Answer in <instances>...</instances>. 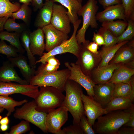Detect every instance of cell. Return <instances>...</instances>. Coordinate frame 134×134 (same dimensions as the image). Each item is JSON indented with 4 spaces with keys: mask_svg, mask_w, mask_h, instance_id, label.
<instances>
[{
    "mask_svg": "<svg viewBox=\"0 0 134 134\" xmlns=\"http://www.w3.org/2000/svg\"><path fill=\"white\" fill-rule=\"evenodd\" d=\"M86 48L88 50L94 54H98L99 53V51L98 50L99 46L94 42H89L87 43Z\"/></svg>",
    "mask_w": 134,
    "mask_h": 134,
    "instance_id": "7dc6e473",
    "label": "cell"
},
{
    "mask_svg": "<svg viewBox=\"0 0 134 134\" xmlns=\"http://www.w3.org/2000/svg\"><path fill=\"white\" fill-rule=\"evenodd\" d=\"M99 117L93 126L96 133L99 134H117L119 129L127 122L130 112L128 109L108 112Z\"/></svg>",
    "mask_w": 134,
    "mask_h": 134,
    "instance_id": "7a4b0ae2",
    "label": "cell"
},
{
    "mask_svg": "<svg viewBox=\"0 0 134 134\" xmlns=\"http://www.w3.org/2000/svg\"><path fill=\"white\" fill-rule=\"evenodd\" d=\"M58 134H84L80 125L73 124L61 129Z\"/></svg>",
    "mask_w": 134,
    "mask_h": 134,
    "instance_id": "60d3db41",
    "label": "cell"
},
{
    "mask_svg": "<svg viewBox=\"0 0 134 134\" xmlns=\"http://www.w3.org/2000/svg\"><path fill=\"white\" fill-rule=\"evenodd\" d=\"M27 26L25 23H18L15 19L9 17L5 23L4 28L7 32H14L21 34L28 29Z\"/></svg>",
    "mask_w": 134,
    "mask_h": 134,
    "instance_id": "836d02e7",
    "label": "cell"
},
{
    "mask_svg": "<svg viewBox=\"0 0 134 134\" xmlns=\"http://www.w3.org/2000/svg\"><path fill=\"white\" fill-rule=\"evenodd\" d=\"M120 64L119 66L115 70L111 77L108 82L115 84L130 82L134 74V69Z\"/></svg>",
    "mask_w": 134,
    "mask_h": 134,
    "instance_id": "603a6c76",
    "label": "cell"
},
{
    "mask_svg": "<svg viewBox=\"0 0 134 134\" xmlns=\"http://www.w3.org/2000/svg\"><path fill=\"white\" fill-rule=\"evenodd\" d=\"M69 74L70 70L67 68L51 73L37 74L31 79L29 84L38 87H53L63 92L65 91V84Z\"/></svg>",
    "mask_w": 134,
    "mask_h": 134,
    "instance_id": "8992f818",
    "label": "cell"
},
{
    "mask_svg": "<svg viewBox=\"0 0 134 134\" xmlns=\"http://www.w3.org/2000/svg\"><path fill=\"white\" fill-rule=\"evenodd\" d=\"M124 9L127 20L134 21V0H121Z\"/></svg>",
    "mask_w": 134,
    "mask_h": 134,
    "instance_id": "f35d334b",
    "label": "cell"
},
{
    "mask_svg": "<svg viewBox=\"0 0 134 134\" xmlns=\"http://www.w3.org/2000/svg\"><path fill=\"white\" fill-rule=\"evenodd\" d=\"M120 65V64H111L97 67L92 71L90 77L95 84L105 83L110 79L115 70Z\"/></svg>",
    "mask_w": 134,
    "mask_h": 134,
    "instance_id": "e0dca14e",
    "label": "cell"
},
{
    "mask_svg": "<svg viewBox=\"0 0 134 134\" xmlns=\"http://www.w3.org/2000/svg\"><path fill=\"white\" fill-rule=\"evenodd\" d=\"M102 23V27L110 32L116 37L115 22L114 21H105Z\"/></svg>",
    "mask_w": 134,
    "mask_h": 134,
    "instance_id": "7bdbcfd3",
    "label": "cell"
},
{
    "mask_svg": "<svg viewBox=\"0 0 134 134\" xmlns=\"http://www.w3.org/2000/svg\"><path fill=\"white\" fill-rule=\"evenodd\" d=\"M96 18L97 20L101 23L105 21H113L116 19L127 21L122 3L105 8L103 11L97 13Z\"/></svg>",
    "mask_w": 134,
    "mask_h": 134,
    "instance_id": "2e32d148",
    "label": "cell"
},
{
    "mask_svg": "<svg viewBox=\"0 0 134 134\" xmlns=\"http://www.w3.org/2000/svg\"><path fill=\"white\" fill-rule=\"evenodd\" d=\"M79 125L84 134H95L92 126L90 124L85 115L81 117Z\"/></svg>",
    "mask_w": 134,
    "mask_h": 134,
    "instance_id": "ab89813d",
    "label": "cell"
},
{
    "mask_svg": "<svg viewBox=\"0 0 134 134\" xmlns=\"http://www.w3.org/2000/svg\"><path fill=\"white\" fill-rule=\"evenodd\" d=\"M132 87V92L129 98L133 102L134 100V75L132 76L130 81Z\"/></svg>",
    "mask_w": 134,
    "mask_h": 134,
    "instance_id": "f907efd6",
    "label": "cell"
},
{
    "mask_svg": "<svg viewBox=\"0 0 134 134\" xmlns=\"http://www.w3.org/2000/svg\"><path fill=\"white\" fill-rule=\"evenodd\" d=\"M38 87L30 84L22 85L0 81V95L18 94L34 99L39 91Z\"/></svg>",
    "mask_w": 134,
    "mask_h": 134,
    "instance_id": "8fae6325",
    "label": "cell"
},
{
    "mask_svg": "<svg viewBox=\"0 0 134 134\" xmlns=\"http://www.w3.org/2000/svg\"><path fill=\"white\" fill-rule=\"evenodd\" d=\"M28 101L26 99L17 101L8 95H0V108H3L7 111L6 116L8 117L15 111V107L22 105Z\"/></svg>",
    "mask_w": 134,
    "mask_h": 134,
    "instance_id": "f1b7e54d",
    "label": "cell"
},
{
    "mask_svg": "<svg viewBox=\"0 0 134 134\" xmlns=\"http://www.w3.org/2000/svg\"><path fill=\"white\" fill-rule=\"evenodd\" d=\"M54 3L52 0L46 1L43 6L39 9L34 22L36 27L41 28L50 23Z\"/></svg>",
    "mask_w": 134,
    "mask_h": 134,
    "instance_id": "7402d4cb",
    "label": "cell"
},
{
    "mask_svg": "<svg viewBox=\"0 0 134 134\" xmlns=\"http://www.w3.org/2000/svg\"><path fill=\"white\" fill-rule=\"evenodd\" d=\"M65 66L70 70L69 79L76 82L86 90L88 95L93 99V88L96 85L91 78L84 74L75 63L68 62L64 63Z\"/></svg>",
    "mask_w": 134,
    "mask_h": 134,
    "instance_id": "30bf717a",
    "label": "cell"
},
{
    "mask_svg": "<svg viewBox=\"0 0 134 134\" xmlns=\"http://www.w3.org/2000/svg\"><path fill=\"white\" fill-rule=\"evenodd\" d=\"M60 65L59 60L55 56H50L46 59L45 63L41 64L36 70L35 75L51 73L57 70Z\"/></svg>",
    "mask_w": 134,
    "mask_h": 134,
    "instance_id": "83f0119b",
    "label": "cell"
},
{
    "mask_svg": "<svg viewBox=\"0 0 134 134\" xmlns=\"http://www.w3.org/2000/svg\"><path fill=\"white\" fill-rule=\"evenodd\" d=\"M54 2H57L66 7L70 23L72 24L78 19L77 13L82 6L81 3L77 0H52Z\"/></svg>",
    "mask_w": 134,
    "mask_h": 134,
    "instance_id": "cb8c5ba5",
    "label": "cell"
},
{
    "mask_svg": "<svg viewBox=\"0 0 134 134\" xmlns=\"http://www.w3.org/2000/svg\"><path fill=\"white\" fill-rule=\"evenodd\" d=\"M99 3L104 8L121 3V0H98Z\"/></svg>",
    "mask_w": 134,
    "mask_h": 134,
    "instance_id": "f6af8a7d",
    "label": "cell"
},
{
    "mask_svg": "<svg viewBox=\"0 0 134 134\" xmlns=\"http://www.w3.org/2000/svg\"><path fill=\"white\" fill-rule=\"evenodd\" d=\"M129 42V40L124 41L108 47L103 46L100 50L102 54V59L98 67L108 65L118 50Z\"/></svg>",
    "mask_w": 134,
    "mask_h": 134,
    "instance_id": "484cf974",
    "label": "cell"
},
{
    "mask_svg": "<svg viewBox=\"0 0 134 134\" xmlns=\"http://www.w3.org/2000/svg\"><path fill=\"white\" fill-rule=\"evenodd\" d=\"M92 40L93 42L97 44L99 46H103L105 45V42L103 37L98 33H96L94 32Z\"/></svg>",
    "mask_w": 134,
    "mask_h": 134,
    "instance_id": "bcb514c9",
    "label": "cell"
},
{
    "mask_svg": "<svg viewBox=\"0 0 134 134\" xmlns=\"http://www.w3.org/2000/svg\"><path fill=\"white\" fill-rule=\"evenodd\" d=\"M116 25V37L121 35L125 31L128 25V22L124 21L118 20L115 21Z\"/></svg>",
    "mask_w": 134,
    "mask_h": 134,
    "instance_id": "b9f144b4",
    "label": "cell"
},
{
    "mask_svg": "<svg viewBox=\"0 0 134 134\" xmlns=\"http://www.w3.org/2000/svg\"><path fill=\"white\" fill-rule=\"evenodd\" d=\"M134 127L122 126L120 128L117 134H134Z\"/></svg>",
    "mask_w": 134,
    "mask_h": 134,
    "instance_id": "c3c4849f",
    "label": "cell"
},
{
    "mask_svg": "<svg viewBox=\"0 0 134 134\" xmlns=\"http://www.w3.org/2000/svg\"><path fill=\"white\" fill-rule=\"evenodd\" d=\"M130 115L128 121L122 126L134 127V107L133 104L128 109Z\"/></svg>",
    "mask_w": 134,
    "mask_h": 134,
    "instance_id": "ee69618b",
    "label": "cell"
},
{
    "mask_svg": "<svg viewBox=\"0 0 134 134\" xmlns=\"http://www.w3.org/2000/svg\"><path fill=\"white\" fill-rule=\"evenodd\" d=\"M9 18L6 17H0V32L3 31L5 23Z\"/></svg>",
    "mask_w": 134,
    "mask_h": 134,
    "instance_id": "816d5d0a",
    "label": "cell"
},
{
    "mask_svg": "<svg viewBox=\"0 0 134 134\" xmlns=\"http://www.w3.org/2000/svg\"><path fill=\"white\" fill-rule=\"evenodd\" d=\"M8 126L7 125H0V129L1 131H5L8 129Z\"/></svg>",
    "mask_w": 134,
    "mask_h": 134,
    "instance_id": "db71d44e",
    "label": "cell"
},
{
    "mask_svg": "<svg viewBox=\"0 0 134 134\" xmlns=\"http://www.w3.org/2000/svg\"><path fill=\"white\" fill-rule=\"evenodd\" d=\"M67 10L61 5L54 3L50 24L57 29L68 34L71 31Z\"/></svg>",
    "mask_w": 134,
    "mask_h": 134,
    "instance_id": "7c38bea8",
    "label": "cell"
},
{
    "mask_svg": "<svg viewBox=\"0 0 134 134\" xmlns=\"http://www.w3.org/2000/svg\"><path fill=\"white\" fill-rule=\"evenodd\" d=\"M30 38V49L32 54L34 56H41L45 47L44 34L41 28H38L36 30L31 32Z\"/></svg>",
    "mask_w": 134,
    "mask_h": 134,
    "instance_id": "44dd1931",
    "label": "cell"
},
{
    "mask_svg": "<svg viewBox=\"0 0 134 134\" xmlns=\"http://www.w3.org/2000/svg\"><path fill=\"white\" fill-rule=\"evenodd\" d=\"M41 29L45 40V50L48 52L68 39V34L55 28L50 23Z\"/></svg>",
    "mask_w": 134,
    "mask_h": 134,
    "instance_id": "5bb4252c",
    "label": "cell"
},
{
    "mask_svg": "<svg viewBox=\"0 0 134 134\" xmlns=\"http://www.w3.org/2000/svg\"><path fill=\"white\" fill-rule=\"evenodd\" d=\"M31 32L28 29L20 34V40L22 46L26 51L30 65L32 67H36V58L32 53L30 47V34Z\"/></svg>",
    "mask_w": 134,
    "mask_h": 134,
    "instance_id": "f546056e",
    "label": "cell"
},
{
    "mask_svg": "<svg viewBox=\"0 0 134 134\" xmlns=\"http://www.w3.org/2000/svg\"><path fill=\"white\" fill-rule=\"evenodd\" d=\"M9 122V119L8 116H6L0 120V125H7Z\"/></svg>",
    "mask_w": 134,
    "mask_h": 134,
    "instance_id": "f5cc1de1",
    "label": "cell"
},
{
    "mask_svg": "<svg viewBox=\"0 0 134 134\" xmlns=\"http://www.w3.org/2000/svg\"><path fill=\"white\" fill-rule=\"evenodd\" d=\"M97 33L103 37L105 42L103 45L104 46L108 47L117 43V37L103 27L100 28Z\"/></svg>",
    "mask_w": 134,
    "mask_h": 134,
    "instance_id": "d590c367",
    "label": "cell"
},
{
    "mask_svg": "<svg viewBox=\"0 0 134 134\" xmlns=\"http://www.w3.org/2000/svg\"><path fill=\"white\" fill-rule=\"evenodd\" d=\"M133 102L129 98L114 97L104 108L108 112L115 110L127 109L133 105Z\"/></svg>",
    "mask_w": 134,
    "mask_h": 134,
    "instance_id": "d4e9b609",
    "label": "cell"
},
{
    "mask_svg": "<svg viewBox=\"0 0 134 134\" xmlns=\"http://www.w3.org/2000/svg\"><path fill=\"white\" fill-rule=\"evenodd\" d=\"M115 84L109 82L96 84L93 88L94 99L104 108L113 98Z\"/></svg>",
    "mask_w": 134,
    "mask_h": 134,
    "instance_id": "9a60e30c",
    "label": "cell"
},
{
    "mask_svg": "<svg viewBox=\"0 0 134 134\" xmlns=\"http://www.w3.org/2000/svg\"><path fill=\"white\" fill-rule=\"evenodd\" d=\"M23 54H19L15 57L7 58L8 60L15 67H18L23 76L29 83L34 76L36 70L28 63L27 59Z\"/></svg>",
    "mask_w": 134,
    "mask_h": 134,
    "instance_id": "ac0fdd59",
    "label": "cell"
},
{
    "mask_svg": "<svg viewBox=\"0 0 134 134\" xmlns=\"http://www.w3.org/2000/svg\"><path fill=\"white\" fill-rule=\"evenodd\" d=\"M29 5L23 3L18 10L12 13L11 18L22 20L28 26L30 24L32 14L31 10Z\"/></svg>",
    "mask_w": 134,
    "mask_h": 134,
    "instance_id": "1f68e13d",
    "label": "cell"
},
{
    "mask_svg": "<svg viewBox=\"0 0 134 134\" xmlns=\"http://www.w3.org/2000/svg\"><path fill=\"white\" fill-rule=\"evenodd\" d=\"M79 2L81 3L82 0H77Z\"/></svg>",
    "mask_w": 134,
    "mask_h": 134,
    "instance_id": "6f0895ef",
    "label": "cell"
},
{
    "mask_svg": "<svg viewBox=\"0 0 134 134\" xmlns=\"http://www.w3.org/2000/svg\"><path fill=\"white\" fill-rule=\"evenodd\" d=\"M14 67L8 60L4 62L0 67V81L15 82L22 85L29 84L28 82L19 76Z\"/></svg>",
    "mask_w": 134,
    "mask_h": 134,
    "instance_id": "ffe728a7",
    "label": "cell"
},
{
    "mask_svg": "<svg viewBox=\"0 0 134 134\" xmlns=\"http://www.w3.org/2000/svg\"><path fill=\"white\" fill-rule=\"evenodd\" d=\"M31 3L35 11L41 9L44 4L43 0H32Z\"/></svg>",
    "mask_w": 134,
    "mask_h": 134,
    "instance_id": "681fc988",
    "label": "cell"
},
{
    "mask_svg": "<svg viewBox=\"0 0 134 134\" xmlns=\"http://www.w3.org/2000/svg\"><path fill=\"white\" fill-rule=\"evenodd\" d=\"M84 114L92 126L99 117L108 113L106 109L93 99L82 93L81 95Z\"/></svg>",
    "mask_w": 134,
    "mask_h": 134,
    "instance_id": "4fadbf2b",
    "label": "cell"
},
{
    "mask_svg": "<svg viewBox=\"0 0 134 134\" xmlns=\"http://www.w3.org/2000/svg\"><path fill=\"white\" fill-rule=\"evenodd\" d=\"M30 129L29 122L25 120H23L18 124L12 126L10 132L6 134H22L25 133Z\"/></svg>",
    "mask_w": 134,
    "mask_h": 134,
    "instance_id": "74e56055",
    "label": "cell"
},
{
    "mask_svg": "<svg viewBox=\"0 0 134 134\" xmlns=\"http://www.w3.org/2000/svg\"><path fill=\"white\" fill-rule=\"evenodd\" d=\"M4 109L2 108H0V113H2L4 110ZM1 117L0 116V120L1 119Z\"/></svg>",
    "mask_w": 134,
    "mask_h": 134,
    "instance_id": "9f6ffc18",
    "label": "cell"
},
{
    "mask_svg": "<svg viewBox=\"0 0 134 134\" xmlns=\"http://www.w3.org/2000/svg\"><path fill=\"white\" fill-rule=\"evenodd\" d=\"M1 131V130H0V133Z\"/></svg>",
    "mask_w": 134,
    "mask_h": 134,
    "instance_id": "91938a15",
    "label": "cell"
},
{
    "mask_svg": "<svg viewBox=\"0 0 134 134\" xmlns=\"http://www.w3.org/2000/svg\"><path fill=\"white\" fill-rule=\"evenodd\" d=\"M66 94L61 106L67 108L73 118V124L79 125L82 116L85 115L81 95L82 87L74 81L68 79L65 84Z\"/></svg>",
    "mask_w": 134,
    "mask_h": 134,
    "instance_id": "6da1fadb",
    "label": "cell"
},
{
    "mask_svg": "<svg viewBox=\"0 0 134 134\" xmlns=\"http://www.w3.org/2000/svg\"><path fill=\"white\" fill-rule=\"evenodd\" d=\"M99 8L96 0H88L78 12L77 14L81 16L83 19L82 25L77 31L76 39L79 45L84 44L87 40L85 39V34L89 26L92 28L97 29L98 27L96 15Z\"/></svg>",
    "mask_w": 134,
    "mask_h": 134,
    "instance_id": "277c9868",
    "label": "cell"
},
{
    "mask_svg": "<svg viewBox=\"0 0 134 134\" xmlns=\"http://www.w3.org/2000/svg\"><path fill=\"white\" fill-rule=\"evenodd\" d=\"M39 87L34 99L37 110L47 113L50 110L61 106L65 98L62 92L52 87Z\"/></svg>",
    "mask_w": 134,
    "mask_h": 134,
    "instance_id": "3957f363",
    "label": "cell"
},
{
    "mask_svg": "<svg viewBox=\"0 0 134 134\" xmlns=\"http://www.w3.org/2000/svg\"><path fill=\"white\" fill-rule=\"evenodd\" d=\"M89 42V40H87L85 43L80 44V50L75 64L84 74L90 77L92 71L98 67L102 55L100 51L98 54H94L88 50L86 45Z\"/></svg>",
    "mask_w": 134,
    "mask_h": 134,
    "instance_id": "ba28073f",
    "label": "cell"
},
{
    "mask_svg": "<svg viewBox=\"0 0 134 134\" xmlns=\"http://www.w3.org/2000/svg\"><path fill=\"white\" fill-rule=\"evenodd\" d=\"M128 25L126 29L120 36L117 37V43L132 39L134 36V21L127 20Z\"/></svg>",
    "mask_w": 134,
    "mask_h": 134,
    "instance_id": "e575fe53",
    "label": "cell"
},
{
    "mask_svg": "<svg viewBox=\"0 0 134 134\" xmlns=\"http://www.w3.org/2000/svg\"><path fill=\"white\" fill-rule=\"evenodd\" d=\"M132 87L130 83H122L115 84L113 98L120 97L129 98L132 92Z\"/></svg>",
    "mask_w": 134,
    "mask_h": 134,
    "instance_id": "d6a6232c",
    "label": "cell"
},
{
    "mask_svg": "<svg viewBox=\"0 0 134 134\" xmlns=\"http://www.w3.org/2000/svg\"><path fill=\"white\" fill-rule=\"evenodd\" d=\"M45 0V1H48L49 0Z\"/></svg>",
    "mask_w": 134,
    "mask_h": 134,
    "instance_id": "680465c9",
    "label": "cell"
},
{
    "mask_svg": "<svg viewBox=\"0 0 134 134\" xmlns=\"http://www.w3.org/2000/svg\"><path fill=\"white\" fill-rule=\"evenodd\" d=\"M20 34L15 32H9L3 30L0 32V39L8 41L17 49L19 54H23L25 51L21 43Z\"/></svg>",
    "mask_w": 134,
    "mask_h": 134,
    "instance_id": "4316f807",
    "label": "cell"
},
{
    "mask_svg": "<svg viewBox=\"0 0 134 134\" xmlns=\"http://www.w3.org/2000/svg\"><path fill=\"white\" fill-rule=\"evenodd\" d=\"M68 112L67 108L64 106H60L49 111L45 120L47 132L58 134L62 126L68 120Z\"/></svg>",
    "mask_w": 134,
    "mask_h": 134,
    "instance_id": "9c48e42d",
    "label": "cell"
},
{
    "mask_svg": "<svg viewBox=\"0 0 134 134\" xmlns=\"http://www.w3.org/2000/svg\"><path fill=\"white\" fill-rule=\"evenodd\" d=\"M126 44L118 50L109 62L108 64H125L134 61V40L130 42L128 45H126Z\"/></svg>",
    "mask_w": 134,
    "mask_h": 134,
    "instance_id": "d6986e66",
    "label": "cell"
},
{
    "mask_svg": "<svg viewBox=\"0 0 134 134\" xmlns=\"http://www.w3.org/2000/svg\"><path fill=\"white\" fill-rule=\"evenodd\" d=\"M19 53L17 49L10 44L8 45L4 40L0 41V54L5 55L7 58L15 57L18 56Z\"/></svg>",
    "mask_w": 134,
    "mask_h": 134,
    "instance_id": "8d00e7d4",
    "label": "cell"
},
{
    "mask_svg": "<svg viewBox=\"0 0 134 134\" xmlns=\"http://www.w3.org/2000/svg\"><path fill=\"white\" fill-rule=\"evenodd\" d=\"M19 2L27 4L29 5L31 4L32 0H19Z\"/></svg>",
    "mask_w": 134,
    "mask_h": 134,
    "instance_id": "11a10c76",
    "label": "cell"
},
{
    "mask_svg": "<svg viewBox=\"0 0 134 134\" xmlns=\"http://www.w3.org/2000/svg\"><path fill=\"white\" fill-rule=\"evenodd\" d=\"M21 6L19 3H12L9 0H0V17L11 18L12 13L18 10Z\"/></svg>",
    "mask_w": 134,
    "mask_h": 134,
    "instance_id": "4dcf8cb0",
    "label": "cell"
},
{
    "mask_svg": "<svg viewBox=\"0 0 134 134\" xmlns=\"http://www.w3.org/2000/svg\"><path fill=\"white\" fill-rule=\"evenodd\" d=\"M36 107L34 100L28 101L15 110L13 116L16 119H23L31 123L44 133H47L45 125L47 113L37 110Z\"/></svg>",
    "mask_w": 134,
    "mask_h": 134,
    "instance_id": "5b68a950",
    "label": "cell"
},
{
    "mask_svg": "<svg viewBox=\"0 0 134 134\" xmlns=\"http://www.w3.org/2000/svg\"><path fill=\"white\" fill-rule=\"evenodd\" d=\"M81 20L78 19L73 24L74 27L73 32L72 36L69 39L64 41L59 45L54 48L47 53H43L42 55L39 58V60L36 61L35 64L41 63L44 64L47 59L53 56L69 53L74 55L76 57L78 56L80 48V45L77 41L76 35L77 29L81 23Z\"/></svg>",
    "mask_w": 134,
    "mask_h": 134,
    "instance_id": "52a82bcc",
    "label": "cell"
}]
</instances>
